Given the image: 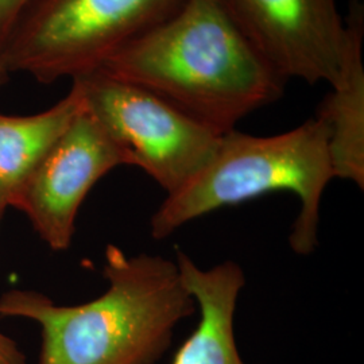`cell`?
Wrapping results in <instances>:
<instances>
[{
  "mask_svg": "<svg viewBox=\"0 0 364 364\" xmlns=\"http://www.w3.org/2000/svg\"><path fill=\"white\" fill-rule=\"evenodd\" d=\"M97 72L156 95L220 135L278 100L287 84L223 0H186Z\"/></svg>",
  "mask_w": 364,
  "mask_h": 364,
  "instance_id": "obj_1",
  "label": "cell"
},
{
  "mask_svg": "<svg viewBox=\"0 0 364 364\" xmlns=\"http://www.w3.org/2000/svg\"><path fill=\"white\" fill-rule=\"evenodd\" d=\"M108 287L96 299L63 306L31 290L0 297V316L41 326L39 364H154L174 329L197 311L176 260L129 257L109 245L103 269Z\"/></svg>",
  "mask_w": 364,
  "mask_h": 364,
  "instance_id": "obj_2",
  "label": "cell"
},
{
  "mask_svg": "<svg viewBox=\"0 0 364 364\" xmlns=\"http://www.w3.org/2000/svg\"><path fill=\"white\" fill-rule=\"evenodd\" d=\"M332 178L328 130L320 117L272 136L235 129L221 135L212 159L191 181L166 196L151 218V235L161 240L213 210L287 191L301 203L289 242L296 254L308 255L318 245L321 197Z\"/></svg>",
  "mask_w": 364,
  "mask_h": 364,
  "instance_id": "obj_3",
  "label": "cell"
},
{
  "mask_svg": "<svg viewBox=\"0 0 364 364\" xmlns=\"http://www.w3.org/2000/svg\"><path fill=\"white\" fill-rule=\"evenodd\" d=\"M186 0H31L0 49L9 75L42 84L97 72Z\"/></svg>",
  "mask_w": 364,
  "mask_h": 364,
  "instance_id": "obj_4",
  "label": "cell"
},
{
  "mask_svg": "<svg viewBox=\"0 0 364 364\" xmlns=\"http://www.w3.org/2000/svg\"><path fill=\"white\" fill-rule=\"evenodd\" d=\"M72 82L126 165L144 170L168 196L191 181L219 146L220 134L139 87L100 72Z\"/></svg>",
  "mask_w": 364,
  "mask_h": 364,
  "instance_id": "obj_5",
  "label": "cell"
},
{
  "mask_svg": "<svg viewBox=\"0 0 364 364\" xmlns=\"http://www.w3.org/2000/svg\"><path fill=\"white\" fill-rule=\"evenodd\" d=\"M235 23L285 81L331 85L341 68L346 21L338 0H223Z\"/></svg>",
  "mask_w": 364,
  "mask_h": 364,
  "instance_id": "obj_6",
  "label": "cell"
},
{
  "mask_svg": "<svg viewBox=\"0 0 364 364\" xmlns=\"http://www.w3.org/2000/svg\"><path fill=\"white\" fill-rule=\"evenodd\" d=\"M126 165L117 144L84 108L53 146L14 201L39 237L54 250L70 247L78 209L96 182Z\"/></svg>",
  "mask_w": 364,
  "mask_h": 364,
  "instance_id": "obj_7",
  "label": "cell"
},
{
  "mask_svg": "<svg viewBox=\"0 0 364 364\" xmlns=\"http://www.w3.org/2000/svg\"><path fill=\"white\" fill-rule=\"evenodd\" d=\"M176 262L195 299L200 321L173 364H247L235 340V311L246 284L242 267L234 260H225L201 269L181 250H177Z\"/></svg>",
  "mask_w": 364,
  "mask_h": 364,
  "instance_id": "obj_8",
  "label": "cell"
},
{
  "mask_svg": "<svg viewBox=\"0 0 364 364\" xmlns=\"http://www.w3.org/2000/svg\"><path fill=\"white\" fill-rule=\"evenodd\" d=\"M338 77L320 105L335 177L364 188V0H351Z\"/></svg>",
  "mask_w": 364,
  "mask_h": 364,
  "instance_id": "obj_9",
  "label": "cell"
},
{
  "mask_svg": "<svg viewBox=\"0 0 364 364\" xmlns=\"http://www.w3.org/2000/svg\"><path fill=\"white\" fill-rule=\"evenodd\" d=\"M82 108L81 91L72 82L65 97L49 109L27 117L0 114V208L13 207L16 196Z\"/></svg>",
  "mask_w": 364,
  "mask_h": 364,
  "instance_id": "obj_10",
  "label": "cell"
},
{
  "mask_svg": "<svg viewBox=\"0 0 364 364\" xmlns=\"http://www.w3.org/2000/svg\"><path fill=\"white\" fill-rule=\"evenodd\" d=\"M31 0H0V49Z\"/></svg>",
  "mask_w": 364,
  "mask_h": 364,
  "instance_id": "obj_11",
  "label": "cell"
},
{
  "mask_svg": "<svg viewBox=\"0 0 364 364\" xmlns=\"http://www.w3.org/2000/svg\"><path fill=\"white\" fill-rule=\"evenodd\" d=\"M0 364H27L25 353L13 338L0 332Z\"/></svg>",
  "mask_w": 364,
  "mask_h": 364,
  "instance_id": "obj_12",
  "label": "cell"
},
{
  "mask_svg": "<svg viewBox=\"0 0 364 364\" xmlns=\"http://www.w3.org/2000/svg\"><path fill=\"white\" fill-rule=\"evenodd\" d=\"M9 77V73L6 72V69L3 68V64H1V60H0V87L4 84V81L7 80Z\"/></svg>",
  "mask_w": 364,
  "mask_h": 364,
  "instance_id": "obj_13",
  "label": "cell"
},
{
  "mask_svg": "<svg viewBox=\"0 0 364 364\" xmlns=\"http://www.w3.org/2000/svg\"><path fill=\"white\" fill-rule=\"evenodd\" d=\"M3 213H4V209L0 208V220H1V218H3Z\"/></svg>",
  "mask_w": 364,
  "mask_h": 364,
  "instance_id": "obj_14",
  "label": "cell"
}]
</instances>
